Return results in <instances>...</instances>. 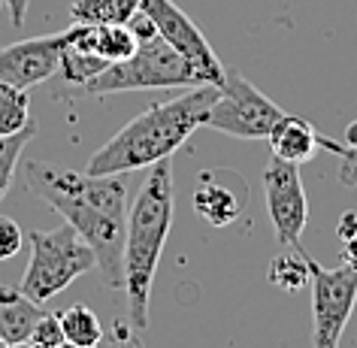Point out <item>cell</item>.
I'll return each instance as SVG.
<instances>
[{
    "label": "cell",
    "mask_w": 357,
    "mask_h": 348,
    "mask_svg": "<svg viewBox=\"0 0 357 348\" xmlns=\"http://www.w3.org/2000/svg\"><path fill=\"white\" fill-rule=\"evenodd\" d=\"M312 288V342L315 348H339L345 324L357 303V270L351 266H321L306 255Z\"/></svg>",
    "instance_id": "cell-7"
},
{
    "label": "cell",
    "mask_w": 357,
    "mask_h": 348,
    "mask_svg": "<svg viewBox=\"0 0 357 348\" xmlns=\"http://www.w3.org/2000/svg\"><path fill=\"white\" fill-rule=\"evenodd\" d=\"M61 52H64V33L61 31L0 49V82L24 88V91L46 82L61 70Z\"/></svg>",
    "instance_id": "cell-10"
},
{
    "label": "cell",
    "mask_w": 357,
    "mask_h": 348,
    "mask_svg": "<svg viewBox=\"0 0 357 348\" xmlns=\"http://www.w3.org/2000/svg\"><path fill=\"white\" fill-rule=\"evenodd\" d=\"M55 348H82V345H73V342H67V339H64V342L55 345Z\"/></svg>",
    "instance_id": "cell-28"
},
{
    "label": "cell",
    "mask_w": 357,
    "mask_h": 348,
    "mask_svg": "<svg viewBox=\"0 0 357 348\" xmlns=\"http://www.w3.org/2000/svg\"><path fill=\"white\" fill-rule=\"evenodd\" d=\"M342 264L351 266V270H357V234L342 239Z\"/></svg>",
    "instance_id": "cell-25"
},
{
    "label": "cell",
    "mask_w": 357,
    "mask_h": 348,
    "mask_svg": "<svg viewBox=\"0 0 357 348\" xmlns=\"http://www.w3.org/2000/svg\"><path fill=\"white\" fill-rule=\"evenodd\" d=\"M139 10L155 22V31L173 46L191 67L200 73L206 85H221L225 82V67H221L218 55L212 52L209 40L200 33V28L191 22V15L178 10L173 0H139Z\"/></svg>",
    "instance_id": "cell-9"
},
{
    "label": "cell",
    "mask_w": 357,
    "mask_h": 348,
    "mask_svg": "<svg viewBox=\"0 0 357 348\" xmlns=\"http://www.w3.org/2000/svg\"><path fill=\"white\" fill-rule=\"evenodd\" d=\"M106 67H109V61L64 46V52H61V70H58V73L64 76V82H70L73 88H82L85 82H91L94 76H100Z\"/></svg>",
    "instance_id": "cell-18"
},
{
    "label": "cell",
    "mask_w": 357,
    "mask_h": 348,
    "mask_svg": "<svg viewBox=\"0 0 357 348\" xmlns=\"http://www.w3.org/2000/svg\"><path fill=\"white\" fill-rule=\"evenodd\" d=\"M61 330H64V339L73 345H82V348H97L103 339V327L97 315L82 303H76V306H70L67 312H61Z\"/></svg>",
    "instance_id": "cell-16"
},
{
    "label": "cell",
    "mask_w": 357,
    "mask_h": 348,
    "mask_svg": "<svg viewBox=\"0 0 357 348\" xmlns=\"http://www.w3.org/2000/svg\"><path fill=\"white\" fill-rule=\"evenodd\" d=\"M218 97V85L185 88L167 103H155L137 119H130L109 142L91 155L85 173L91 176H115L151 167L164 158H173L176 149L185 146L197 128L209 119V109Z\"/></svg>",
    "instance_id": "cell-2"
},
{
    "label": "cell",
    "mask_w": 357,
    "mask_h": 348,
    "mask_svg": "<svg viewBox=\"0 0 357 348\" xmlns=\"http://www.w3.org/2000/svg\"><path fill=\"white\" fill-rule=\"evenodd\" d=\"M169 225H173V164L164 158L151 164L149 179L142 182L137 200L128 209V230H124V294L137 330L149 324V300Z\"/></svg>",
    "instance_id": "cell-3"
},
{
    "label": "cell",
    "mask_w": 357,
    "mask_h": 348,
    "mask_svg": "<svg viewBox=\"0 0 357 348\" xmlns=\"http://www.w3.org/2000/svg\"><path fill=\"white\" fill-rule=\"evenodd\" d=\"M266 142H270V149H273V158L291 160V164H306V160L315 155V149H330L336 158H342L348 151L345 142H333V139L321 137L306 119H297V115H288V112L275 121V128L270 130Z\"/></svg>",
    "instance_id": "cell-12"
},
{
    "label": "cell",
    "mask_w": 357,
    "mask_h": 348,
    "mask_svg": "<svg viewBox=\"0 0 357 348\" xmlns=\"http://www.w3.org/2000/svg\"><path fill=\"white\" fill-rule=\"evenodd\" d=\"M264 191H266V209H270L275 239L284 248L297 252V248H303L300 234L309 221V200L300 179V164L273 158L264 169Z\"/></svg>",
    "instance_id": "cell-8"
},
{
    "label": "cell",
    "mask_w": 357,
    "mask_h": 348,
    "mask_svg": "<svg viewBox=\"0 0 357 348\" xmlns=\"http://www.w3.org/2000/svg\"><path fill=\"white\" fill-rule=\"evenodd\" d=\"M40 315V303H33L22 288L0 285V339L6 345L31 342L33 324H37Z\"/></svg>",
    "instance_id": "cell-14"
},
{
    "label": "cell",
    "mask_w": 357,
    "mask_h": 348,
    "mask_svg": "<svg viewBox=\"0 0 357 348\" xmlns=\"http://www.w3.org/2000/svg\"><path fill=\"white\" fill-rule=\"evenodd\" d=\"M357 234V212H345L342 221H339V227H336V236H339V243L348 236H354Z\"/></svg>",
    "instance_id": "cell-24"
},
{
    "label": "cell",
    "mask_w": 357,
    "mask_h": 348,
    "mask_svg": "<svg viewBox=\"0 0 357 348\" xmlns=\"http://www.w3.org/2000/svg\"><path fill=\"white\" fill-rule=\"evenodd\" d=\"M236 179L239 176H230V173H203L200 188L194 191V209H197V215L203 221H209L212 227H227L243 215L248 188L243 182V185H236V191H234Z\"/></svg>",
    "instance_id": "cell-11"
},
{
    "label": "cell",
    "mask_w": 357,
    "mask_h": 348,
    "mask_svg": "<svg viewBox=\"0 0 357 348\" xmlns=\"http://www.w3.org/2000/svg\"><path fill=\"white\" fill-rule=\"evenodd\" d=\"M284 112L279 106L264 91H257L243 73L225 70V82L218 85V97L209 109L206 124L236 139H266Z\"/></svg>",
    "instance_id": "cell-6"
},
{
    "label": "cell",
    "mask_w": 357,
    "mask_h": 348,
    "mask_svg": "<svg viewBox=\"0 0 357 348\" xmlns=\"http://www.w3.org/2000/svg\"><path fill=\"white\" fill-rule=\"evenodd\" d=\"M97 266L91 245L73 227L61 225L55 230H33L31 234V261L19 288L33 303H46L67 291L79 275Z\"/></svg>",
    "instance_id": "cell-5"
},
{
    "label": "cell",
    "mask_w": 357,
    "mask_h": 348,
    "mask_svg": "<svg viewBox=\"0 0 357 348\" xmlns=\"http://www.w3.org/2000/svg\"><path fill=\"white\" fill-rule=\"evenodd\" d=\"M40 133L37 121H31L24 130L13 133V137H0V200H3V194L10 191V182H13V173H15V164H19L24 146Z\"/></svg>",
    "instance_id": "cell-20"
},
{
    "label": "cell",
    "mask_w": 357,
    "mask_h": 348,
    "mask_svg": "<svg viewBox=\"0 0 357 348\" xmlns=\"http://www.w3.org/2000/svg\"><path fill=\"white\" fill-rule=\"evenodd\" d=\"M64 33V46L88 52V55H97L103 61H124L137 52L139 40L128 24H85V22H73L70 28L61 31Z\"/></svg>",
    "instance_id": "cell-13"
},
{
    "label": "cell",
    "mask_w": 357,
    "mask_h": 348,
    "mask_svg": "<svg viewBox=\"0 0 357 348\" xmlns=\"http://www.w3.org/2000/svg\"><path fill=\"white\" fill-rule=\"evenodd\" d=\"M24 245V230L13 218H0V261H10L22 252Z\"/></svg>",
    "instance_id": "cell-22"
},
{
    "label": "cell",
    "mask_w": 357,
    "mask_h": 348,
    "mask_svg": "<svg viewBox=\"0 0 357 348\" xmlns=\"http://www.w3.org/2000/svg\"><path fill=\"white\" fill-rule=\"evenodd\" d=\"M270 282L275 288L288 291V294H297L306 288L309 282V264H306V252L297 248L294 255H279L270 266Z\"/></svg>",
    "instance_id": "cell-19"
},
{
    "label": "cell",
    "mask_w": 357,
    "mask_h": 348,
    "mask_svg": "<svg viewBox=\"0 0 357 348\" xmlns=\"http://www.w3.org/2000/svg\"><path fill=\"white\" fill-rule=\"evenodd\" d=\"M0 348H6V342H3V339H0Z\"/></svg>",
    "instance_id": "cell-29"
},
{
    "label": "cell",
    "mask_w": 357,
    "mask_h": 348,
    "mask_svg": "<svg viewBox=\"0 0 357 348\" xmlns=\"http://www.w3.org/2000/svg\"><path fill=\"white\" fill-rule=\"evenodd\" d=\"M339 182L348 185V188H357V146L339 158Z\"/></svg>",
    "instance_id": "cell-23"
},
{
    "label": "cell",
    "mask_w": 357,
    "mask_h": 348,
    "mask_svg": "<svg viewBox=\"0 0 357 348\" xmlns=\"http://www.w3.org/2000/svg\"><path fill=\"white\" fill-rule=\"evenodd\" d=\"M342 142H345L348 149H354V146H357V121H351V124L345 128V139H342Z\"/></svg>",
    "instance_id": "cell-27"
},
{
    "label": "cell",
    "mask_w": 357,
    "mask_h": 348,
    "mask_svg": "<svg viewBox=\"0 0 357 348\" xmlns=\"http://www.w3.org/2000/svg\"><path fill=\"white\" fill-rule=\"evenodd\" d=\"M31 97L24 88L0 82V137H13L31 124Z\"/></svg>",
    "instance_id": "cell-17"
},
{
    "label": "cell",
    "mask_w": 357,
    "mask_h": 348,
    "mask_svg": "<svg viewBox=\"0 0 357 348\" xmlns=\"http://www.w3.org/2000/svg\"><path fill=\"white\" fill-rule=\"evenodd\" d=\"M139 0H73L70 19L85 24H128Z\"/></svg>",
    "instance_id": "cell-15"
},
{
    "label": "cell",
    "mask_w": 357,
    "mask_h": 348,
    "mask_svg": "<svg viewBox=\"0 0 357 348\" xmlns=\"http://www.w3.org/2000/svg\"><path fill=\"white\" fill-rule=\"evenodd\" d=\"M10 6V15H13V24H24V13H28L31 0H3Z\"/></svg>",
    "instance_id": "cell-26"
},
{
    "label": "cell",
    "mask_w": 357,
    "mask_h": 348,
    "mask_svg": "<svg viewBox=\"0 0 357 348\" xmlns=\"http://www.w3.org/2000/svg\"><path fill=\"white\" fill-rule=\"evenodd\" d=\"M24 182L91 245L106 288L124 291V230H128L124 173L91 176L31 160L24 164Z\"/></svg>",
    "instance_id": "cell-1"
},
{
    "label": "cell",
    "mask_w": 357,
    "mask_h": 348,
    "mask_svg": "<svg viewBox=\"0 0 357 348\" xmlns=\"http://www.w3.org/2000/svg\"><path fill=\"white\" fill-rule=\"evenodd\" d=\"M64 342V330H61V318L58 315H40L31 333V345L37 348H55Z\"/></svg>",
    "instance_id": "cell-21"
},
{
    "label": "cell",
    "mask_w": 357,
    "mask_h": 348,
    "mask_svg": "<svg viewBox=\"0 0 357 348\" xmlns=\"http://www.w3.org/2000/svg\"><path fill=\"white\" fill-rule=\"evenodd\" d=\"M0 3H3V0H0Z\"/></svg>",
    "instance_id": "cell-30"
},
{
    "label": "cell",
    "mask_w": 357,
    "mask_h": 348,
    "mask_svg": "<svg viewBox=\"0 0 357 348\" xmlns=\"http://www.w3.org/2000/svg\"><path fill=\"white\" fill-rule=\"evenodd\" d=\"M206 85L200 73L185 61L169 43L155 33L149 40H139L137 52L124 61H115L85 82L79 91L85 94H121V91H149V88H197Z\"/></svg>",
    "instance_id": "cell-4"
}]
</instances>
